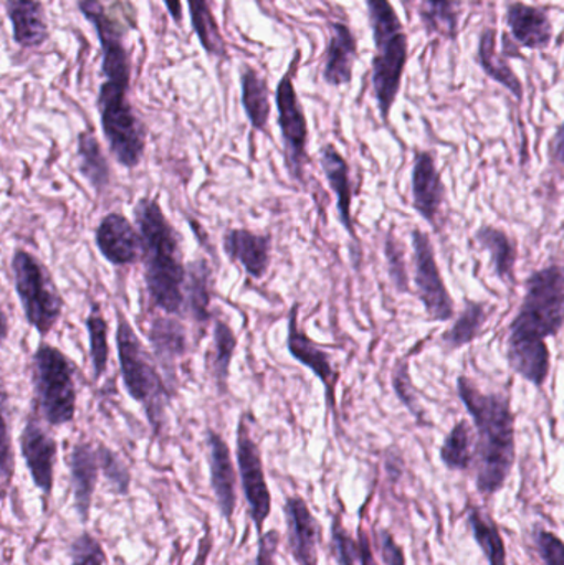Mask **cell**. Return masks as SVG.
<instances>
[{
  "label": "cell",
  "instance_id": "b9f144b4",
  "mask_svg": "<svg viewBox=\"0 0 564 565\" xmlns=\"http://www.w3.org/2000/svg\"><path fill=\"white\" fill-rule=\"evenodd\" d=\"M535 547L543 565H564V541L552 531H535Z\"/></svg>",
  "mask_w": 564,
  "mask_h": 565
},
{
  "label": "cell",
  "instance_id": "681fc988",
  "mask_svg": "<svg viewBox=\"0 0 564 565\" xmlns=\"http://www.w3.org/2000/svg\"><path fill=\"white\" fill-rule=\"evenodd\" d=\"M166 9H168L169 15L174 20L178 25L182 23V2L181 0H162Z\"/></svg>",
  "mask_w": 564,
  "mask_h": 565
},
{
  "label": "cell",
  "instance_id": "e0dca14e",
  "mask_svg": "<svg viewBox=\"0 0 564 565\" xmlns=\"http://www.w3.org/2000/svg\"><path fill=\"white\" fill-rule=\"evenodd\" d=\"M285 524L291 557L298 565H318L321 526L305 498L294 494L285 501Z\"/></svg>",
  "mask_w": 564,
  "mask_h": 565
},
{
  "label": "cell",
  "instance_id": "7c38bea8",
  "mask_svg": "<svg viewBox=\"0 0 564 565\" xmlns=\"http://www.w3.org/2000/svg\"><path fill=\"white\" fill-rule=\"evenodd\" d=\"M287 351L295 361L313 372L324 391L328 411L337 417V388L340 372L333 365L330 352L300 328V305L294 302L287 316Z\"/></svg>",
  "mask_w": 564,
  "mask_h": 565
},
{
  "label": "cell",
  "instance_id": "bcb514c9",
  "mask_svg": "<svg viewBox=\"0 0 564 565\" xmlns=\"http://www.w3.org/2000/svg\"><path fill=\"white\" fill-rule=\"evenodd\" d=\"M550 156L555 164L564 168V121L558 126L552 142H550Z\"/></svg>",
  "mask_w": 564,
  "mask_h": 565
},
{
  "label": "cell",
  "instance_id": "74e56055",
  "mask_svg": "<svg viewBox=\"0 0 564 565\" xmlns=\"http://www.w3.org/2000/svg\"><path fill=\"white\" fill-rule=\"evenodd\" d=\"M391 381H393L394 394L400 398L401 404L416 417L419 424H424V411L417 401V392L411 379L409 362L397 361Z\"/></svg>",
  "mask_w": 564,
  "mask_h": 565
},
{
  "label": "cell",
  "instance_id": "9c48e42d",
  "mask_svg": "<svg viewBox=\"0 0 564 565\" xmlns=\"http://www.w3.org/2000/svg\"><path fill=\"white\" fill-rule=\"evenodd\" d=\"M300 50H297L287 72L278 82L275 92L277 103L278 128H280L281 142H284L285 164H287L290 179L300 185H307V168L310 164V129H308L307 115L295 86L298 63H300Z\"/></svg>",
  "mask_w": 564,
  "mask_h": 565
},
{
  "label": "cell",
  "instance_id": "f1b7e54d",
  "mask_svg": "<svg viewBox=\"0 0 564 565\" xmlns=\"http://www.w3.org/2000/svg\"><path fill=\"white\" fill-rule=\"evenodd\" d=\"M237 345L238 338L231 322L222 318H215L214 326H212L211 375L215 388L221 395L228 392L232 361H234Z\"/></svg>",
  "mask_w": 564,
  "mask_h": 565
},
{
  "label": "cell",
  "instance_id": "8992f818",
  "mask_svg": "<svg viewBox=\"0 0 564 565\" xmlns=\"http://www.w3.org/2000/svg\"><path fill=\"white\" fill-rule=\"evenodd\" d=\"M32 412L49 427H63L76 417V365L68 354L40 341L32 355Z\"/></svg>",
  "mask_w": 564,
  "mask_h": 565
},
{
  "label": "cell",
  "instance_id": "d590c367",
  "mask_svg": "<svg viewBox=\"0 0 564 565\" xmlns=\"http://www.w3.org/2000/svg\"><path fill=\"white\" fill-rule=\"evenodd\" d=\"M487 321H489L487 306L483 302L467 299L466 308L457 316L456 322L450 326L449 331L444 334V344L450 351L472 344L482 334Z\"/></svg>",
  "mask_w": 564,
  "mask_h": 565
},
{
  "label": "cell",
  "instance_id": "7402d4cb",
  "mask_svg": "<svg viewBox=\"0 0 564 565\" xmlns=\"http://www.w3.org/2000/svg\"><path fill=\"white\" fill-rule=\"evenodd\" d=\"M320 166L328 185L337 198V211L341 225L350 235L351 241L358 242L353 211H351L353 209V182H351L350 164L333 142H327L320 149Z\"/></svg>",
  "mask_w": 564,
  "mask_h": 565
},
{
  "label": "cell",
  "instance_id": "3957f363",
  "mask_svg": "<svg viewBox=\"0 0 564 565\" xmlns=\"http://www.w3.org/2000/svg\"><path fill=\"white\" fill-rule=\"evenodd\" d=\"M136 227L142 238V267L149 301L166 315L184 316V264L181 235L166 215L158 195H142L136 202Z\"/></svg>",
  "mask_w": 564,
  "mask_h": 565
},
{
  "label": "cell",
  "instance_id": "f546056e",
  "mask_svg": "<svg viewBox=\"0 0 564 565\" xmlns=\"http://www.w3.org/2000/svg\"><path fill=\"white\" fill-rule=\"evenodd\" d=\"M459 0H419L417 17L427 35H439L443 39L457 40L460 26Z\"/></svg>",
  "mask_w": 564,
  "mask_h": 565
},
{
  "label": "cell",
  "instance_id": "5b68a950",
  "mask_svg": "<svg viewBox=\"0 0 564 565\" xmlns=\"http://www.w3.org/2000/svg\"><path fill=\"white\" fill-rule=\"evenodd\" d=\"M373 35L371 83L381 119L390 122L409 62V39L403 20L390 0H364Z\"/></svg>",
  "mask_w": 564,
  "mask_h": 565
},
{
  "label": "cell",
  "instance_id": "7dc6e473",
  "mask_svg": "<svg viewBox=\"0 0 564 565\" xmlns=\"http://www.w3.org/2000/svg\"><path fill=\"white\" fill-rule=\"evenodd\" d=\"M358 543H360V565H380L377 564L376 557L373 554V547H371L370 537L364 533L363 527L358 531Z\"/></svg>",
  "mask_w": 564,
  "mask_h": 565
},
{
  "label": "cell",
  "instance_id": "f6af8a7d",
  "mask_svg": "<svg viewBox=\"0 0 564 565\" xmlns=\"http://www.w3.org/2000/svg\"><path fill=\"white\" fill-rule=\"evenodd\" d=\"M12 471H13V457H12V448H10V427H9V418H7V405H6V401H3V448H2L3 491L7 490V484H9L10 477H12Z\"/></svg>",
  "mask_w": 564,
  "mask_h": 565
},
{
  "label": "cell",
  "instance_id": "6da1fadb",
  "mask_svg": "<svg viewBox=\"0 0 564 565\" xmlns=\"http://www.w3.org/2000/svg\"><path fill=\"white\" fill-rule=\"evenodd\" d=\"M76 6L95 29L102 50L103 82L96 109L106 145L119 166L138 168L145 159L148 129L129 98L132 65L125 39L132 23L119 19L115 6L105 7L102 0H78Z\"/></svg>",
  "mask_w": 564,
  "mask_h": 565
},
{
  "label": "cell",
  "instance_id": "52a82bcc",
  "mask_svg": "<svg viewBox=\"0 0 564 565\" xmlns=\"http://www.w3.org/2000/svg\"><path fill=\"white\" fill-rule=\"evenodd\" d=\"M564 328V265L552 264L526 280L519 315L509 329L510 339L546 342Z\"/></svg>",
  "mask_w": 564,
  "mask_h": 565
},
{
  "label": "cell",
  "instance_id": "83f0119b",
  "mask_svg": "<svg viewBox=\"0 0 564 565\" xmlns=\"http://www.w3.org/2000/svg\"><path fill=\"white\" fill-rule=\"evenodd\" d=\"M76 156H78V171L82 178L88 182L96 194H105L111 188L113 169L95 132L89 129L79 132Z\"/></svg>",
  "mask_w": 564,
  "mask_h": 565
},
{
  "label": "cell",
  "instance_id": "30bf717a",
  "mask_svg": "<svg viewBox=\"0 0 564 565\" xmlns=\"http://www.w3.org/2000/svg\"><path fill=\"white\" fill-rule=\"evenodd\" d=\"M254 415L242 412L237 424V467L241 477L242 493L247 501L248 516L257 530L264 533L265 521L272 513V494L265 478L262 450L254 437Z\"/></svg>",
  "mask_w": 564,
  "mask_h": 565
},
{
  "label": "cell",
  "instance_id": "e575fe53",
  "mask_svg": "<svg viewBox=\"0 0 564 565\" xmlns=\"http://www.w3.org/2000/svg\"><path fill=\"white\" fill-rule=\"evenodd\" d=\"M86 332H88L89 359H92L93 381H102L108 371L109 354V322L103 315L102 305L92 301L88 316L85 319Z\"/></svg>",
  "mask_w": 564,
  "mask_h": 565
},
{
  "label": "cell",
  "instance_id": "d6986e66",
  "mask_svg": "<svg viewBox=\"0 0 564 565\" xmlns=\"http://www.w3.org/2000/svg\"><path fill=\"white\" fill-rule=\"evenodd\" d=\"M506 22L517 49L543 52L552 45L555 29L549 10L515 0L507 6Z\"/></svg>",
  "mask_w": 564,
  "mask_h": 565
},
{
  "label": "cell",
  "instance_id": "8d00e7d4",
  "mask_svg": "<svg viewBox=\"0 0 564 565\" xmlns=\"http://www.w3.org/2000/svg\"><path fill=\"white\" fill-rule=\"evenodd\" d=\"M99 467H102V473L105 475L108 480L109 487L115 491L116 494L126 497L131 488V473L129 468L126 467L125 461L121 460L116 451L106 445L99 444L98 447Z\"/></svg>",
  "mask_w": 564,
  "mask_h": 565
},
{
  "label": "cell",
  "instance_id": "8fae6325",
  "mask_svg": "<svg viewBox=\"0 0 564 565\" xmlns=\"http://www.w3.org/2000/svg\"><path fill=\"white\" fill-rule=\"evenodd\" d=\"M414 281L417 298L423 302L430 321H450L456 315L453 296L440 275L430 237L424 232L413 231Z\"/></svg>",
  "mask_w": 564,
  "mask_h": 565
},
{
  "label": "cell",
  "instance_id": "4316f807",
  "mask_svg": "<svg viewBox=\"0 0 564 565\" xmlns=\"http://www.w3.org/2000/svg\"><path fill=\"white\" fill-rule=\"evenodd\" d=\"M241 102L252 129L267 131L272 115L270 86L268 79L254 66L242 65Z\"/></svg>",
  "mask_w": 564,
  "mask_h": 565
},
{
  "label": "cell",
  "instance_id": "603a6c76",
  "mask_svg": "<svg viewBox=\"0 0 564 565\" xmlns=\"http://www.w3.org/2000/svg\"><path fill=\"white\" fill-rule=\"evenodd\" d=\"M358 60V40L350 25L330 23V39L324 53L323 79L333 88L353 82L354 63Z\"/></svg>",
  "mask_w": 564,
  "mask_h": 565
},
{
  "label": "cell",
  "instance_id": "2e32d148",
  "mask_svg": "<svg viewBox=\"0 0 564 565\" xmlns=\"http://www.w3.org/2000/svg\"><path fill=\"white\" fill-rule=\"evenodd\" d=\"M207 444L209 473L215 503L221 511L222 520L232 523L237 507V473L232 460L231 447L214 428L205 431Z\"/></svg>",
  "mask_w": 564,
  "mask_h": 565
},
{
  "label": "cell",
  "instance_id": "cb8c5ba5",
  "mask_svg": "<svg viewBox=\"0 0 564 565\" xmlns=\"http://www.w3.org/2000/svg\"><path fill=\"white\" fill-rule=\"evenodd\" d=\"M3 6L19 49L35 50L49 42V19L42 0H6Z\"/></svg>",
  "mask_w": 564,
  "mask_h": 565
},
{
  "label": "cell",
  "instance_id": "f35d334b",
  "mask_svg": "<svg viewBox=\"0 0 564 565\" xmlns=\"http://www.w3.org/2000/svg\"><path fill=\"white\" fill-rule=\"evenodd\" d=\"M384 255H386L387 271H390L394 288L400 292L409 291V274H407L404 248L393 232H387L386 242H384Z\"/></svg>",
  "mask_w": 564,
  "mask_h": 565
},
{
  "label": "cell",
  "instance_id": "d6a6232c",
  "mask_svg": "<svg viewBox=\"0 0 564 565\" xmlns=\"http://www.w3.org/2000/svg\"><path fill=\"white\" fill-rule=\"evenodd\" d=\"M476 460V430L467 420L457 422L440 447V461L450 471H467Z\"/></svg>",
  "mask_w": 564,
  "mask_h": 565
},
{
  "label": "cell",
  "instance_id": "c3c4849f",
  "mask_svg": "<svg viewBox=\"0 0 564 565\" xmlns=\"http://www.w3.org/2000/svg\"><path fill=\"white\" fill-rule=\"evenodd\" d=\"M212 550V540L209 534H205L202 537L201 543H199L198 556H195L194 564L192 565H207V557L211 554Z\"/></svg>",
  "mask_w": 564,
  "mask_h": 565
},
{
  "label": "cell",
  "instance_id": "4fadbf2b",
  "mask_svg": "<svg viewBox=\"0 0 564 565\" xmlns=\"http://www.w3.org/2000/svg\"><path fill=\"white\" fill-rule=\"evenodd\" d=\"M45 425L35 412L30 411L25 425L20 431L19 447L30 478L45 498L46 503L52 497L53 484H55L58 444L46 430Z\"/></svg>",
  "mask_w": 564,
  "mask_h": 565
},
{
  "label": "cell",
  "instance_id": "d4e9b609",
  "mask_svg": "<svg viewBox=\"0 0 564 565\" xmlns=\"http://www.w3.org/2000/svg\"><path fill=\"white\" fill-rule=\"evenodd\" d=\"M214 289V268L209 260L195 258L189 262L184 282V312L191 316L194 324L201 328V332H204L215 319L212 315Z\"/></svg>",
  "mask_w": 564,
  "mask_h": 565
},
{
  "label": "cell",
  "instance_id": "ba28073f",
  "mask_svg": "<svg viewBox=\"0 0 564 565\" xmlns=\"http://www.w3.org/2000/svg\"><path fill=\"white\" fill-rule=\"evenodd\" d=\"M10 274L25 321L40 338H46L65 309V299L52 271L32 252L17 248L10 258Z\"/></svg>",
  "mask_w": 564,
  "mask_h": 565
},
{
  "label": "cell",
  "instance_id": "ab89813d",
  "mask_svg": "<svg viewBox=\"0 0 564 565\" xmlns=\"http://www.w3.org/2000/svg\"><path fill=\"white\" fill-rule=\"evenodd\" d=\"M331 543L338 565H358L360 563V543L351 537L341 521L340 514H334L331 521Z\"/></svg>",
  "mask_w": 564,
  "mask_h": 565
},
{
  "label": "cell",
  "instance_id": "ee69618b",
  "mask_svg": "<svg viewBox=\"0 0 564 565\" xmlns=\"http://www.w3.org/2000/svg\"><path fill=\"white\" fill-rule=\"evenodd\" d=\"M278 544H280V534L277 531L272 530L262 534L254 565H277L275 556H277Z\"/></svg>",
  "mask_w": 564,
  "mask_h": 565
},
{
  "label": "cell",
  "instance_id": "f907efd6",
  "mask_svg": "<svg viewBox=\"0 0 564 565\" xmlns=\"http://www.w3.org/2000/svg\"><path fill=\"white\" fill-rule=\"evenodd\" d=\"M404 2H406L407 6H409V3H413V0H404Z\"/></svg>",
  "mask_w": 564,
  "mask_h": 565
},
{
  "label": "cell",
  "instance_id": "9a60e30c",
  "mask_svg": "<svg viewBox=\"0 0 564 565\" xmlns=\"http://www.w3.org/2000/svg\"><path fill=\"white\" fill-rule=\"evenodd\" d=\"M148 342L172 391L178 388V364L189 351L188 331L179 316H156L148 328Z\"/></svg>",
  "mask_w": 564,
  "mask_h": 565
},
{
  "label": "cell",
  "instance_id": "4dcf8cb0",
  "mask_svg": "<svg viewBox=\"0 0 564 565\" xmlns=\"http://www.w3.org/2000/svg\"><path fill=\"white\" fill-rule=\"evenodd\" d=\"M467 524H469L470 533L473 541L482 551L489 565H509L507 561V547L503 543L502 534H500L497 524L483 513L482 508L476 504H467Z\"/></svg>",
  "mask_w": 564,
  "mask_h": 565
},
{
  "label": "cell",
  "instance_id": "7a4b0ae2",
  "mask_svg": "<svg viewBox=\"0 0 564 565\" xmlns=\"http://www.w3.org/2000/svg\"><path fill=\"white\" fill-rule=\"evenodd\" d=\"M457 394L476 430V487L482 497L503 490L517 460L515 414L502 392H482L469 377L457 379Z\"/></svg>",
  "mask_w": 564,
  "mask_h": 565
},
{
  "label": "cell",
  "instance_id": "816d5d0a",
  "mask_svg": "<svg viewBox=\"0 0 564 565\" xmlns=\"http://www.w3.org/2000/svg\"><path fill=\"white\" fill-rule=\"evenodd\" d=\"M52 2H53V0H52Z\"/></svg>",
  "mask_w": 564,
  "mask_h": 565
},
{
  "label": "cell",
  "instance_id": "5bb4252c",
  "mask_svg": "<svg viewBox=\"0 0 564 565\" xmlns=\"http://www.w3.org/2000/svg\"><path fill=\"white\" fill-rule=\"evenodd\" d=\"M95 245L113 267H131L142 258L141 234L123 212H109L98 222Z\"/></svg>",
  "mask_w": 564,
  "mask_h": 565
},
{
  "label": "cell",
  "instance_id": "60d3db41",
  "mask_svg": "<svg viewBox=\"0 0 564 565\" xmlns=\"http://www.w3.org/2000/svg\"><path fill=\"white\" fill-rule=\"evenodd\" d=\"M68 565H105L106 554L102 544L92 534L82 533L70 544Z\"/></svg>",
  "mask_w": 564,
  "mask_h": 565
},
{
  "label": "cell",
  "instance_id": "7bdbcfd3",
  "mask_svg": "<svg viewBox=\"0 0 564 565\" xmlns=\"http://www.w3.org/2000/svg\"><path fill=\"white\" fill-rule=\"evenodd\" d=\"M376 537L377 550H380V557L384 565H406L403 547L396 543L391 531L381 527L376 531Z\"/></svg>",
  "mask_w": 564,
  "mask_h": 565
},
{
  "label": "cell",
  "instance_id": "836d02e7",
  "mask_svg": "<svg viewBox=\"0 0 564 565\" xmlns=\"http://www.w3.org/2000/svg\"><path fill=\"white\" fill-rule=\"evenodd\" d=\"M188 7L192 29L202 49L214 58H227V45L212 12L211 0H188Z\"/></svg>",
  "mask_w": 564,
  "mask_h": 565
},
{
  "label": "cell",
  "instance_id": "484cf974",
  "mask_svg": "<svg viewBox=\"0 0 564 565\" xmlns=\"http://www.w3.org/2000/svg\"><path fill=\"white\" fill-rule=\"evenodd\" d=\"M497 35H499V32L493 26H486L480 32L479 45H477V63L490 79L499 83L517 102H522L523 96H525L522 79L519 78L515 70L510 65L509 58L503 55L502 50L497 46Z\"/></svg>",
  "mask_w": 564,
  "mask_h": 565
},
{
  "label": "cell",
  "instance_id": "1f68e13d",
  "mask_svg": "<svg viewBox=\"0 0 564 565\" xmlns=\"http://www.w3.org/2000/svg\"><path fill=\"white\" fill-rule=\"evenodd\" d=\"M476 241L490 255L493 270L500 280H513L517 264V248L510 235L493 225H482L476 232Z\"/></svg>",
  "mask_w": 564,
  "mask_h": 565
},
{
  "label": "cell",
  "instance_id": "44dd1931",
  "mask_svg": "<svg viewBox=\"0 0 564 565\" xmlns=\"http://www.w3.org/2000/svg\"><path fill=\"white\" fill-rule=\"evenodd\" d=\"M411 189H413L414 209L427 224L434 227L437 215L446 201V184L440 178V172L437 171L433 152H414Z\"/></svg>",
  "mask_w": 564,
  "mask_h": 565
},
{
  "label": "cell",
  "instance_id": "ffe728a7",
  "mask_svg": "<svg viewBox=\"0 0 564 565\" xmlns=\"http://www.w3.org/2000/svg\"><path fill=\"white\" fill-rule=\"evenodd\" d=\"M70 483H72L73 504L83 524L88 523L92 513L93 494L102 473L98 448L89 441H76L68 457Z\"/></svg>",
  "mask_w": 564,
  "mask_h": 565
},
{
  "label": "cell",
  "instance_id": "277c9868",
  "mask_svg": "<svg viewBox=\"0 0 564 565\" xmlns=\"http://www.w3.org/2000/svg\"><path fill=\"white\" fill-rule=\"evenodd\" d=\"M115 339L123 385L129 397L141 405L155 435H161L168 422V408L174 391L166 381L155 354L142 344L128 316L121 308L115 309Z\"/></svg>",
  "mask_w": 564,
  "mask_h": 565
},
{
  "label": "cell",
  "instance_id": "ac0fdd59",
  "mask_svg": "<svg viewBox=\"0 0 564 565\" xmlns=\"http://www.w3.org/2000/svg\"><path fill=\"white\" fill-rule=\"evenodd\" d=\"M270 234H258L248 228H228L222 238V248L228 260L237 264L252 280H264L272 265Z\"/></svg>",
  "mask_w": 564,
  "mask_h": 565
}]
</instances>
